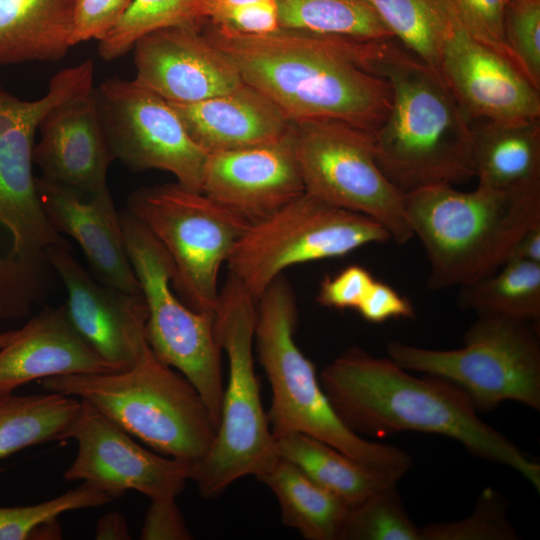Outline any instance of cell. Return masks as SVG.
Instances as JSON below:
<instances>
[{
    "mask_svg": "<svg viewBox=\"0 0 540 540\" xmlns=\"http://www.w3.org/2000/svg\"><path fill=\"white\" fill-rule=\"evenodd\" d=\"M457 305L478 315H500L539 327L540 264L509 258L492 274L461 286Z\"/></svg>",
    "mask_w": 540,
    "mask_h": 540,
    "instance_id": "obj_30",
    "label": "cell"
},
{
    "mask_svg": "<svg viewBox=\"0 0 540 540\" xmlns=\"http://www.w3.org/2000/svg\"><path fill=\"white\" fill-rule=\"evenodd\" d=\"M132 0H76L71 47L83 41L103 40L117 25Z\"/></svg>",
    "mask_w": 540,
    "mask_h": 540,
    "instance_id": "obj_39",
    "label": "cell"
},
{
    "mask_svg": "<svg viewBox=\"0 0 540 540\" xmlns=\"http://www.w3.org/2000/svg\"><path fill=\"white\" fill-rule=\"evenodd\" d=\"M47 262L60 277L67 315L85 341L119 370L131 367L149 348L148 316L142 294H130L94 280L69 252V245L51 247Z\"/></svg>",
    "mask_w": 540,
    "mask_h": 540,
    "instance_id": "obj_16",
    "label": "cell"
},
{
    "mask_svg": "<svg viewBox=\"0 0 540 540\" xmlns=\"http://www.w3.org/2000/svg\"><path fill=\"white\" fill-rule=\"evenodd\" d=\"M503 33L515 64L540 90V0H508Z\"/></svg>",
    "mask_w": 540,
    "mask_h": 540,
    "instance_id": "obj_36",
    "label": "cell"
},
{
    "mask_svg": "<svg viewBox=\"0 0 540 540\" xmlns=\"http://www.w3.org/2000/svg\"><path fill=\"white\" fill-rule=\"evenodd\" d=\"M471 125L477 185L500 191L540 189V119Z\"/></svg>",
    "mask_w": 540,
    "mask_h": 540,
    "instance_id": "obj_24",
    "label": "cell"
},
{
    "mask_svg": "<svg viewBox=\"0 0 540 540\" xmlns=\"http://www.w3.org/2000/svg\"><path fill=\"white\" fill-rule=\"evenodd\" d=\"M202 26L199 0H132L114 29L98 45L104 61L132 50L144 35L173 26Z\"/></svg>",
    "mask_w": 540,
    "mask_h": 540,
    "instance_id": "obj_32",
    "label": "cell"
},
{
    "mask_svg": "<svg viewBox=\"0 0 540 540\" xmlns=\"http://www.w3.org/2000/svg\"><path fill=\"white\" fill-rule=\"evenodd\" d=\"M113 498L89 482L53 499L28 506L0 507V540L34 539L39 528L72 510L98 507Z\"/></svg>",
    "mask_w": 540,
    "mask_h": 540,
    "instance_id": "obj_34",
    "label": "cell"
},
{
    "mask_svg": "<svg viewBox=\"0 0 540 540\" xmlns=\"http://www.w3.org/2000/svg\"><path fill=\"white\" fill-rule=\"evenodd\" d=\"M439 73L471 123L540 119V90L513 62L474 39L461 24L445 44Z\"/></svg>",
    "mask_w": 540,
    "mask_h": 540,
    "instance_id": "obj_18",
    "label": "cell"
},
{
    "mask_svg": "<svg viewBox=\"0 0 540 540\" xmlns=\"http://www.w3.org/2000/svg\"><path fill=\"white\" fill-rule=\"evenodd\" d=\"M132 50L135 79L168 102H199L244 83L231 58L208 40L200 26L150 32Z\"/></svg>",
    "mask_w": 540,
    "mask_h": 540,
    "instance_id": "obj_19",
    "label": "cell"
},
{
    "mask_svg": "<svg viewBox=\"0 0 540 540\" xmlns=\"http://www.w3.org/2000/svg\"><path fill=\"white\" fill-rule=\"evenodd\" d=\"M35 185L47 217L60 234L78 243L99 282L142 294L109 188L85 196L42 177H35Z\"/></svg>",
    "mask_w": 540,
    "mask_h": 540,
    "instance_id": "obj_21",
    "label": "cell"
},
{
    "mask_svg": "<svg viewBox=\"0 0 540 540\" xmlns=\"http://www.w3.org/2000/svg\"><path fill=\"white\" fill-rule=\"evenodd\" d=\"M507 1L451 0L465 31L480 43L515 64L505 43L503 33L504 11Z\"/></svg>",
    "mask_w": 540,
    "mask_h": 540,
    "instance_id": "obj_38",
    "label": "cell"
},
{
    "mask_svg": "<svg viewBox=\"0 0 540 540\" xmlns=\"http://www.w3.org/2000/svg\"><path fill=\"white\" fill-rule=\"evenodd\" d=\"M365 60L392 92L389 113L373 132L385 177L404 194L474 178L472 125L439 71L395 38L368 41Z\"/></svg>",
    "mask_w": 540,
    "mask_h": 540,
    "instance_id": "obj_3",
    "label": "cell"
},
{
    "mask_svg": "<svg viewBox=\"0 0 540 540\" xmlns=\"http://www.w3.org/2000/svg\"><path fill=\"white\" fill-rule=\"evenodd\" d=\"M363 319L382 323L391 318H414L411 302L386 283L375 280L355 309Z\"/></svg>",
    "mask_w": 540,
    "mask_h": 540,
    "instance_id": "obj_42",
    "label": "cell"
},
{
    "mask_svg": "<svg viewBox=\"0 0 540 540\" xmlns=\"http://www.w3.org/2000/svg\"><path fill=\"white\" fill-rule=\"evenodd\" d=\"M95 538L98 540L131 539L124 516L115 511L102 516L96 525Z\"/></svg>",
    "mask_w": 540,
    "mask_h": 540,
    "instance_id": "obj_43",
    "label": "cell"
},
{
    "mask_svg": "<svg viewBox=\"0 0 540 540\" xmlns=\"http://www.w3.org/2000/svg\"><path fill=\"white\" fill-rule=\"evenodd\" d=\"M319 381L338 417L360 436L443 435L475 457L515 470L540 491L539 463L482 421L466 393L444 378L412 375L353 346L322 369Z\"/></svg>",
    "mask_w": 540,
    "mask_h": 540,
    "instance_id": "obj_1",
    "label": "cell"
},
{
    "mask_svg": "<svg viewBox=\"0 0 540 540\" xmlns=\"http://www.w3.org/2000/svg\"><path fill=\"white\" fill-rule=\"evenodd\" d=\"M93 94L109 150L135 171L173 174L183 187L202 192L208 154L188 135L170 103L136 79L112 77Z\"/></svg>",
    "mask_w": 540,
    "mask_h": 540,
    "instance_id": "obj_14",
    "label": "cell"
},
{
    "mask_svg": "<svg viewBox=\"0 0 540 540\" xmlns=\"http://www.w3.org/2000/svg\"><path fill=\"white\" fill-rule=\"evenodd\" d=\"M15 97L0 88V126L3 118Z\"/></svg>",
    "mask_w": 540,
    "mask_h": 540,
    "instance_id": "obj_45",
    "label": "cell"
},
{
    "mask_svg": "<svg viewBox=\"0 0 540 540\" xmlns=\"http://www.w3.org/2000/svg\"><path fill=\"white\" fill-rule=\"evenodd\" d=\"M41 386L89 403L155 452L191 465L206 456L218 428L195 387L150 347L127 369L54 376Z\"/></svg>",
    "mask_w": 540,
    "mask_h": 540,
    "instance_id": "obj_7",
    "label": "cell"
},
{
    "mask_svg": "<svg viewBox=\"0 0 540 540\" xmlns=\"http://www.w3.org/2000/svg\"><path fill=\"white\" fill-rule=\"evenodd\" d=\"M121 371L103 359L72 325L65 306L46 307L0 349V395L33 380Z\"/></svg>",
    "mask_w": 540,
    "mask_h": 540,
    "instance_id": "obj_22",
    "label": "cell"
},
{
    "mask_svg": "<svg viewBox=\"0 0 540 540\" xmlns=\"http://www.w3.org/2000/svg\"><path fill=\"white\" fill-rule=\"evenodd\" d=\"M76 0H0V65L58 61L68 52Z\"/></svg>",
    "mask_w": 540,
    "mask_h": 540,
    "instance_id": "obj_25",
    "label": "cell"
},
{
    "mask_svg": "<svg viewBox=\"0 0 540 540\" xmlns=\"http://www.w3.org/2000/svg\"><path fill=\"white\" fill-rule=\"evenodd\" d=\"M509 258L540 264V223L530 227L518 239Z\"/></svg>",
    "mask_w": 540,
    "mask_h": 540,
    "instance_id": "obj_44",
    "label": "cell"
},
{
    "mask_svg": "<svg viewBox=\"0 0 540 540\" xmlns=\"http://www.w3.org/2000/svg\"><path fill=\"white\" fill-rule=\"evenodd\" d=\"M504 496L487 487L479 495L473 512L461 520L431 522L421 527L422 540H518L508 518Z\"/></svg>",
    "mask_w": 540,
    "mask_h": 540,
    "instance_id": "obj_35",
    "label": "cell"
},
{
    "mask_svg": "<svg viewBox=\"0 0 540 540\" xmlns=\"http://www.w3.org/2000/svg\"><path fill=\"white\" fill-rule=\"evenodd\" d=\"M297 318L294 293L281 274L257 298L254 326L259 362L272 393L267 418L273 438L303 433L401 479L412 465L410 455L397 446L367 440L341 421L315 366L295 342Z\"/></svg>",
    "mask_w": 540,
    "mask_h": 540,
    "instance_id": "obj_5",
    "label": "cell"
},
{
    "mask_svg": "<svg viewBox=\"0 0 540 540\" xmlns=\"http://www.w3.org/2000/svg\"><path fill=\"white\" fill-rule=\"evenodd\" d=\"M389 240L385 228L371 217L304 192L269 217L251 223L227 263L229 274L257 300L290 266L345 256Z\"/></svg>",
    "mask_w": 540,
    "mask_h": 540,
    "instance_id": "obj_12",
    "label": "cell"
},
{
    "mask_svg": "<svg viewBox=\"0 0 540 540\" xmlns=\"http://www.w3.org/2000/svg\"><path fill=\"white\" fill-rule=\"evenodd\" d=\"M413 237L429 261L428 286L442 290L488 276L510 257L518 239L540 223V189L470 192L434 184L404 194Z\"/></svg>",
    "mask_w": 540,
    "mask_h": 540,
    "instance_id": "obj_4",
    "label": "cell"
},
{
    "mask_svg": "<svg viewBox=\"0 0 540 540\" xmlns=\"http://www.w3.org/2000/svg\"><path fill=\"white\" fill-rule=\"evenodd\" d=\"M258 480L275 495L282 522L308 540H338L350 506L279 457Z\"/></svg>",
    "mask_w": 540,
    "mask_h": 540,
    "instance_id": "obj_27",
    "label": "cell"
},
{
    "mask_svg": "<svg viewBox=\"0 0 540 540\" xmlns=\"http://www.w3.org/2000/svg\"><path fill=\"white\" fill-rule=\"evenodd\" d=\"M16 331L17 330H8L0 333V349L14 338Z\"/></svg>",
    "mask_w": 540,
    "mask_h": 540,
    "instance_id": "obj_46",
    "label": "cell"
},
{
    "mask_svg": "<svg viewBox=\"0 0 540 540\" xmlns=\"http://www.w3.org/2000/svg\"><path fill=\"white\" fill-rule=\"evenodd\" d=\"M279 28L356 40L394 38L366 0H275Z\"/></svg>",
    "mask_w": 540,
    "mask_h": 540,
    "instance_id": "obj_31",
    "label": "cell"
},
{
    "mask_svg": "<svg viewBox=\"0 0 540 540\" xmlns=\"http://www.w3.org/2000/svg\"><path fill=\"white\" fill-rule=\"evenodd\" d=\"M388 358L401 368L444 378L466 393L475 410L506 401L540 410L539 327L500 315H479L464 346L436 350L390 341Z\"/></svg>",
    "mask_w": 540,
    "mask_h": 540,
    "instance_id": "obj_9",
    "label": "cell"
},
{
    "mask_svg": "<svg viewBox=\"0 0 540 540\" xmlns=\"http://www.w3.org/2000/svg\"><path fill=\"white\" fill-rule=\"evenodd\" d=\"M304 192L294 125L276 140L208 154L202 193L250 223L269 217Z\"/></svg>",
    "mask_w": 540,
    "mask_h": 540,
    "instance_id": "obj_17",
    "label": "cell"
},
{
    "mask_svg": "<svg viewBox=\"0 0 540 540\" xmlns=\"http://www.w3.org/2000/svg\"><path fill=\"white\" fill-rule=\"evenodd\" d=\"M94 87L53 106L38 125L33 163L42 178L88 196L106 188L114 160L100 121Z\"/></svg>",
    "mask_w": 540,
    "mask_h": 540,
    "instance_id": "obj_20",
    "label": "cell"
},
{
    "mask_svg": "<svg viewBox=\"0 0 540 540\" xmlns=\"http://www.w3.org/2000/svg\"><path fill=\"white\" fill-rule=\"evenodd\" d=\"M175 499L171 496L151 499L140 532L142 540L192 539Z\"/></svg>",
    "mask_w": 540,
    "mask_h": 540,
    "instance_id": "obj_41",
    "label": "cell"
},
{
    "mask_svg": "<svg viewBox=\"0 0 540 540\" xmlns=\"http://www.w3.org/2000/svg\"><path fill=\"white\" fill-rule=\"evenodd\" d=\"M338 540H422V535L393 484L350 507Z\"/></svg>",
    "mask_w": 540,
    "mask_h": 540,
    "instance_id": "obj_33",
    "label": "cell"
},
{
    "mask_svg": "<svg viewBox=\"0 0 540 540\" xmlns=\"http://www.w3.org/2000/svg\"><path fill=\"white\" fill-rule=\"evenodd\" d=\"M392 36L439 71L443 49L461 24L451 0H366Z\"/></svg>",
    "mask_w": 540,
    "mask_h": 540,
    "instance_id": "obj_29",
    "label": "cell"
},
{
    "mask_svg": "<svg viewBox=\"0 0 540 540\" xmlns=\"http://www.w3.org/2000/svg\"><path fill=\"white\" fill-rule=\"evenodd\" d=\"M81 408L64 440L75 439L78 452L64 472L67 481L89 482L113 499L128 490L150 500L177 497L190 480L191 464L145 449L89 403Z\"/></svg>",
    "mask_w": 540,
    "mask_h": 540,
    "instance_id": "obj_15",
    "label": "cell"
},
{
    "mask_svg": "<svg viewBox=\"0 0 540 540\" xmlns=\"http://www.w3.org/2000/svg\"><path fill=\"white\" fill-rule=\"evenodd\" d=\"M201 30L243 81L292 122L337 119L375 132L389 113L391 88L367 65V41L286 28L242 34L203 24Z\"/></svg>",
    "mask_w": 540,
    "mask_h": 540,
    "instance_id": "obj_2",
    "label": "cell"
},
{
    "mask_svg": "<svg viewBox=\"0 0 540 540\" xmlns=\"http://www.w3.org/2000/svg\"><path fill=\"white\" fill-rule=\"evenodd\" d=\"M158 240L173 265V287L194 310L215 314L218 274L250 222L179 183L141 187L127 209Z\"/></svg>",
    "mask_w": 540,
    "mask_h": 540,
    "instance_id": "obj_10",
    "label": "cell"
},
{
    "mask_svg": "<svg viewBox=\"0 0 540 540\" xmlns=\"http://www.w3.org/2000/svg\"><path fill=\"white\" fill-rule=\"evenodd\" d=\"M256 299L229 274L215 310L217 340L228 359L219 426L206 456L191 465L203 498L220 495L245 476L259 479L279 459L254 370Z\"/></svg>",
    "mask_w": 540,
    "mask_h": 540,
    "instance_id": "obj_8",
    "label": "cell"
},
{
    "mask_svg": "<svg viewBox=\"0 0 540 540\" xmlns=\"http://www.w3.org/2000/svg\"><path fill=\"white\" fill-rule=\"evenodd\" d=\"M203 24L242 33L265 34L279 28L275 0H199Z\"/></svg>",
    "mask_w": 540,
    "mask_h": 540,
    "instance_id": "obj_37",
    "label": "cell"
},
{
    "mask_svg": "<svg viewBox=\"0 0 540 540\" xmlns=\"http://www.w3.org/2000/svg\"><path fill=\"white\" fill-rule=\"evenodd\" d=\"M374 281L367 269L350 265L321 282L317 302L335 309H356Z\"/></svg>",
    "mask_w": 540,
    "mask_h": 540,
    "instance_id": "obj_40",
    "label": "cell"
},
{
    "mask_svg": "<svg viewBox=\"0 0 540 540\" xmlns=\"http://www.w3.org/2000/svg\"><path fill=\"white\" fill-rule=\"evenodd\" d=\"M94 63L87 59L51 79L34 101L15 97L0 126V293L4 284L38 303L47 282V251L68 245L38 199L32 173L38 125L59 102L91 90Z\"/></svg>",
    "mask_w": 540,
    "mask_h": 540,
    "instance_id": "obj_6",
    "label": "cell"
},
{
    "mask_svg": "<svg viewBox=\"0 0 540 540\" xmlns=\"http://www.w3.org/2000/svg\"><path fill=\"white\" fill-rule=\"evenodd\" d=\"M80 408L79 399L55 392L0 395V459L33 445L64 440Z\"/></svg>",
    "mask_w": 540,
    "mask_h": 540,
    "instance_id": "obj_28",
    "label": "cell"
},
{
    "mask_svg": "<svg viewBox=\"0 0 540 540\" xmlns=\"http://www.w3.org/2000/svg\"><path fill=\"white\" fill-rule=\"evenodd\" d=\"M120 220L147 306V342L161 362L176 368L195 387L218 427L224 387L215 314L180 301L172 291L173 265L164 248L127 210L120 213Z\"/></svg>",
    "mask_w": 540,
    "mask_h": 540,
    "instance_id": "obj_11",
    "label": "cell"
},
{
    "mask_svg": "<svg viewBox=\"0 0 540 540\" xmlns=\"http://www.w3.org/2000/svg\"><path fill=\"white\" fill-rule=\"evenodd\" d=\"M274 440L279 457L296 465L350 507L400 480L303 433H288Z\"/></svg>",
    "mask_w": 540,
    "mask_h": 540,
    "instance_id": "obj_26",
    "label": "cell"
},
{
    "mask_svg": "<svg viewBox=\"0 0 540 540\" xmlns=\"http://www.w3.org/2000/svg\"><path fill=\"white\" fill-rule=\"evenodd\" d=\"M169 103L190 138L207 154L276 140L293 125L277 104L245 82L199 102Z\"/></svg>",
    "mask_w": 540,
    "mask_h": 540,
    "instance_id": "obj_23",
    "label": "cell"
},
{
    "mask_svg": "<svg viewBox=\"0 0 540 540\" xmlns=\"http://www.w3.org/2000/svg\"><path fill=\"white\" fill-rule=\"evenodd\" d=\"M293 125L305 192L371 217L398 244L413 237L404 193L385 177L375 160L373 132L337 119H311Z\"/></svg>",
    "mask_w": 540,
    "mask_h": 540,
    "instance_id": "obj_13",
    "label": "cell"
}]
</instances>
